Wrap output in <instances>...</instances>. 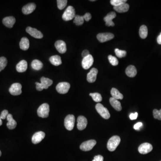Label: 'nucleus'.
<instances>
[{
  "instance_id": "nucleus-23",
  "label": "nucleus",
  "mask_w": 161,
  "mask_h": 161,
  "mask_svg": "<svg viewBox=\"0 0 161 161\" xmlns=\"http://www.w3.org/2000/svg\"><path fill=\"white\" fill-rule=\"evenodd\" d=\"M125 73L126 75L129 77H135L137 74V70L134 66L131 65L129 66L126 68Z\"/></svg>"
},
{
  "instance_id": "nucleus-32",
  "label": "nucleus",
  "mask_w": 161,
  "mask_h": 161,
  "mask_svg": "<svg viewBox=\"0 0 161 161\" xmlns=\"http://www.w3.org/2000/svg\"><path fill=\"white\" fill-rule=\"evenodd\" d=\"M84 19L83 16L78 15L75 16L74 20V23L77 26L82 25L84 23Z\"/></svg>"
},
{
  "instance_id": "nucleus-1",
  "label": "nucleus",
  "mask_w": 161,
  "mask_h": 161,
  "mask_svg": "<svg viewBox=\"0 0 161 161\" xmlns=\"http://www.w3.org/2000/svg\"><path fill=\"white\" fill-rule=\"evenodd\" d=\"M41 83L36 82V90L38 91H42L43 89H47L53 84V81L49 78L45 77H41Z\"/></svg>"
},
{
  "instance_id": "nucleus-44",
  "label": "nucleus",
  "mask_w": 161,
  "mask_h": 161,
  "mask_svg": "<svg viewBox=\"0 0 161 161\" xmlns=\"http://www.w3.org/2000/svg\"><path fill=\"white\" fill-rule=\"evenodd\" d=\"M90 53L89 51L87 50H85L82 52V57L84 58V57H87L89 55Z\"/></svg>"
},
{
  "instance_id": "nucleus-46",
  "label": "nucleus",
  "mask_w": 161,
  "mask_h": 161,
  "mask_svg": "<svg viewBox=\"0 0 161 161\" xmlns=\"http://www.w3.org/2000/svg\"><path fill=\"white\" fill-rule=\"evenodd\" d=\"M2 124V120L0 118V126H1Z\"/></svg>"
},
{
  "instance_id": "nucleus-12",
  "label": "nucleus",
  "mask_w": 161,
  "mask_h": 161,
  "mask_svg": "<svg viewBox=\"0 0 161 161\" xmlns=\"http://www.w3.org/2000/svg\"><path fill=\"white\" fill-rule=\"evenodd\" d=\"M114 35L110 33H100L97 36L98 40L101 43L106 42L113 39Z\"/></svg>"
},
{
  "instance_id": "nucleus-24",
  "label": "nucleus",
  "mask_w": 161,
  "mask_h": 161,
  "mask_svg": "<svg viewBox=\"0 0 161 161\" xmlns=\"http://www.w3.org/2000/svg\"><path fill=\"white\" fill-rule=\"evenodd\" d=\"M110 103L112 107L117 111H121V110L122 108L121 105L118 100L111 97L110 99Z\"/></svg>"
},
{
  "instance_id": "nucleus-14",
  "label": "nucleus",
  "mask_w": 161,
  "mask_h": 161,
  "mask_svg": "<svg viewBox=\"0 0 161 161\" xmlns=\"http://www.w3.org/2000/svg\"><path fill=\"white\" fill-rule=\"evenodd\" d=\"M116 14L114 12H110L104 18V21L106 22V26L108 27H114L115 23L112 20L116 17Z\"/></svg>"
},
{
  "instance_id": "nucleus-2",
  "label": "nucleus",
  "mask_w": 161,
  "mask_h": 161,
  "mask_svg": "<svg viewBox=\"0 0 161 161\" xmlns=\"http://www.w3.org/2000/svg\"><path fill=\"white\" fill-rule=\"evenodd\" d=\"M121 142V138L118 136H114L109 140L107 144V148L110 151L116 150Z\"/></svg>"
},
{
  "instance_id": "nucleus-39",
  "label": "nucleus",
  "mask_w": 161,
  "mask_h": 161,
  "mask_svg": "<svg viewBox=\"0 0 161 161\" xmlns=\"http://www.w3.org/2000/svg\"><path fill=\"white\" fill-rule=\"evenodd\" d=\"M9 112L8 111L6 110H3V111L1 112V114L0 116V118L1 119V120H4V119H6V118L7 116L8 115Z\"/></svg>"
},
{
  "instance_id": "nucleus-7",
  "label": "nucleus",
  "mask_w": 161,
  "mask_h": 161,
  "mask_svg": "<svg viewBox=\"0 0 161 161\" xmlns=\"http://www.w3.org/2000/svg\"><path fill=\"white\" fill-rule=\"evenodd\" d=\"M96 141L95 140H90L82 143L80 147V149L82 151H88L91 150L96 144Z\"/></svg>"
},
{
  "instance_id": "nucleus-30",
  "label": "nucleus",
  "mask_w": 161,
  "mask_h": 161,
  "mask_svg": "<svg viewBox=\"0 0 161 161\" xmlns=\"http://www.w3.org/2000/svg\"><path fill=\"white\" fill-rule=\"evenodd\" d=\"M139 35L142 39H146L148 35V28L147 26L142 25L139 29Z\"/></svg>"
},
{
  "instance_id": "nucleus-21",
  "label": "nucleus",
  "mask_w": 161,
  "mask_h": 161,
  "mask_svg": "<svg viewBox=\"0 0 161 161\" xmlns=\"http://www.w3.org/2000/svg\"><path fill=\"white\" fill-rule=\"evenodd\" d=\"M16 70L19 73L25 72L27 69V63L25 60L20 61L16 66Z\"/></svg>"
},
{
  "instance_id": "nucleus-38",
  "label": "nucleus",
  "mask_w": 161,
  "mask_h": 161,
  "mask_svg": "<svg viewBox=\"0 0 161 161\" xmlns=\"http://www.w3.org/2000/svg\"><path fill=\"white\" fill-rule=\"evenodd\" d=\"M153 115L155 119L161 121V109L160 110L154 109L153 110Z\"/></svg>"
},
{
  "instance_id": "nucleus-33",
  "label": "nucleus",
  "mask_w": 161,
  "mask_h": 161,
  "mask_svg": "<svg viewBox=\"0 0 161 161\" xmlns=\"http://www.w3.org/2000/svg\"><path fill=\"white\" fill-rule=\"evenodd\" d=\"M7 60L5 57H0V72L2 71L6 66Z\"/></svg>"
},
{
  "instance_id": "nucleus-47",
  "label": "nucleus",
  "mask_w": 161,
  "mask_h": 161,
  "mask_svg": "<svg viewBox=\"0 0 161 161\" xmlns=\"http://www.w3.org/2000/svg\"><path fill=\"white\" fill-rule=\"evenodd\" d=\"M1 150H0V157L1 156Z\"/></svg>"
},
{
  "instance_id": "nucleus-18",
  "label": "nucleus",
  "mask_w": 161,
  "mask_h": 161,
  "mask_svg": "<svg viewBox=\"0 0 161 161\" xmlns=\"http://www.w3.org/2000/svg\"><path fill=\"white\" fill-rule=\"evenodd\" d=\"M98 73V69H97L92 68L87 75V80L90 83H93L95 81L97 75Z\"/></svg>"
},
{
  "instance_id": "nucleus-26",
  "label": "nucleus",
  "mask_w": 161,
  "mask_h": 161,
  "mask_svg": "<svg viewBox=\"0 0 161 161\" xmlns=\"http://www.w3.org/2000/svg\"><path fill=\"white\" fill-rule=\"evenodd\" d=\"M129 9V4L125 3L118 6L114 7V9L119 13H124L127 12Z\"/></svg>"
},
{
  "instance_id": "nucleus-9",
  "label": "nucleus",
  "mask_w": 161,
  "mask_h": 161,
  "mask_svg": "<svg viewBox=\"0 0 161 161\" xmlns=\"http://www.w3.org/2000/svg\"><path fill=\"white\" fill-rule=\"evenodd\" d=\"M22 86L20 83H14L9 88V93L13 95H19L22 93Z\"/></svg>"
},
{
  "instance_id": "nucleus-8",
  "label": "nucleus",
  "mask_w": 161,
  "mask_h": 161,
  "mask_svg": "<svg viewBox=\"0 0 161 161\" xmlns=\"http://www.w3.org/2000/svg\"><path fill=\"white\" fill-rule=\"evenodd\" d=\"M70 87L69 83L61 82L58 83L56 87V90L58 93L61 94H65L68 93Z\"/></svg>"
},
{
  "instance_id": "nucleus-16",
  "label": "nucleus",
  "mask_w": 161,
  "mask_h": 161,
  "mask_svg": "<svg viewBox=\"0 0 161 161\" xmlns=\"http://www.w3.org/2000/svg\"><path fill=\"white\" fill-rule=\"evenodd\" d=\"M55 46L56 50L60 53L64 54L67 51L66 45V43L62 40H58L55 43Z\"/></svg>"
},
{
  "instance_id": "nucleus-22",
  "label": "nucleus",
  "mask_w": 161,
  "mask_h": 161,
  "mask_svg": "<svg viewBox=\"0 0 161 161\" xmlns=\"http://www.w3.org/2000/svg\"><path fill=\"white\" fill-rule=\"evenodd\" d=\"M7 120L8 121L7 126L9 129H14L17 126V122L13 119V116L10 114H9L7 116Z\"/></svg>"
},
{
  "instance_id": "nucleus-27",
  "label": "nucleus",
  "mask_w": 161,
  "mask_h": 161,
  "mask_svg": "<svg viewBox=\"0 0 161 161\" xmlns=\"http://www.w3.org/2000/svg\"><path fill=\"white\" fill-rule=\"evenodd\" d=\"M50 62L55 66H59L62 64L61 57L58 55L53 56L49 59Z\"/></svg>"
},
{
  "instance_id": "nucleus-31",
  "label": "nucleus",
  "mask_w": 161,
  "mask_h": 161,
  "mask_svg": "<svg viewBox=\"0 0 161 161\" xmlns=\"http://www.w3.org/2000/svg\"><path fill=\"white\" fill-rule=\"evenodd\" d=\"M90 95L92 97L93 100L96 102H100L102 100V97L101 95L99 93H90Z\"/></svg>"
},
{
  "instance_id": "nucleus-35",
  "label": "nucleus",
  "mask_w": 161,
  "mask_h": 161,
  "mask_svg": "<svg viewBox=\"0 0 161 161\" xmlns=\"http://www.w3.org/2000/svg\"><path fill=\"white\" fill-rule=\"evenodd\" d=\"M126 2H127L126 0H111L110 1V4L114 7L118 6Z\"/></svg>"
},
{
  "instance_id": "nucleus-19",
  "label": "nucleus",
  "mask_w": 161,
  "mask_h": 161,
  "mask_svg": "<svg viewBox=\"0 0 161 161\" xmlns=\"http://www.w3.org/2000/svg\"><path fill=\"white\" fill-rule=\"evenodd\" d=\"M36 5L35 3H31L27 4L22 8V12L25 14H29L33 12L36 9Z\"/></svg>"
},
{
  "instance_id": "nucleus-36",
  "label": "nucleus",
  "mask_w": 161,
  "mask_h": 161,
  "mask_svg": "<svg viewBox=\"0 0 161 161\" xmlns=\"http://www.w3.org/2000/svg\"><path fill=\"white\" fill-rule=\"evenodd\" d=\"M109 61L110 64L113 66H116L119 64V61L116 57L112 56V55H109L108 57Z\"/></svg>"
},
{
  "instance_id": "nucleus-28",
  "label": "nucleus",
  "mask_w": 161,
  "mask_h": 161,
  "mask_svg": "<svg viewBox=\"0 0 161 161\" xmlns=\"http://www.w3.org/2000/svg\"><path fill=\"white\" fill-rule=\"evenodd\" d=\"M110 94L112 95V98H114L116 100H122L123 97L122 94H121L118 90L116 88H113L110 91Z\"/></svg>"
},
{
  "instance_id": "nucleus-10",
  "label": "nucleus",
  "mask_w": 161,
  "mask_h": 161,
  "mask_svg": "<svg viewBox=\"0 0 161 161\" xmlns=\"http://www.w3.org/2000/svg\"><path fill=\"white\" fill-rule=\"evenodd\" d=\"M27 33L30 35L31 36L36 39H41L43 37V35L41 31L38 30L31 27H28L26 28Z\"/></svg>"
},
{
  "instance_id": "nucleus-25",
  "label": "nucleus",
  "mask_w": 161,
  "mask_h": 161,
  "mask_svg": "<svg viewBox=\"0 0 161 161\" xmlns=\"http://www.w3.org/2000/svg\"><path fill=\"white\" fill-rule=\"evenodd\" d=\"M20 48L22 50H26L28 49L29 48V40L26 37H23L19 43Z\"/></svg>"
},
{
  "instance_id": "nucleus-17",
  "label": "nucleus",
  "mask_w": 161,
  "mask_h": 161,
  "mask_svg": "<svg viewBox=\"0 0 161 161\" xmlns=\"http://www.w3.org/2000/svg\"><path fill=\"white\" fill-rule=\"evenodd\" d=\"M77 128L79 130H82L86 129L87 125V120L83 116H79L77 119Z\"/></svg>"
},
{
  "instance_id": "nucleus-45",
  "label": "nucleus",
  "mask_w": 161,
  "mask_h": 161,
  "mask_svg": "<svg viewBox=\"0 0 161 161\" xmlns=\"http://www.w3.org/2000/svg\"><path fill=\"white\" fill-rule=\"evenodd\" d=\"M157 42L158 44H161V33L157 38Z\"/></svg>"
},
{
  "instance_id": "nucleus-6",
  "label": "nucleus",
  "mask_w": 161,
  "mask_h": 161,
  "mask_svg": "<svg viewBox=\"0 0 161 161\" xmlns=\"http://www.w3.org/2000/svg\"><path fill=\"white\" fill-rule=\"evenodd\" d=\"M75 121V119L74 115H68L64 119V126L66 129L69 131L73 130L74 126Z\"/></svg>"
},
{
  "instance_id": "nucleus-20",
  "label": "nucleus",
  "mask_w": 161,
  "mask_h": 161,
  "mask_svg": "<svg viewBox=\"0 0 161 161\" xmlns=\"http://www.w3.org/2000/svg\"><path fill=\"white\" fill-rule=\"evenodd\" d=\"M15 19L12 16L6 17L4 18L2 20L3 24L8 28L13 27L14 24L15 23Z\"/></svg>"
},
{
  "instance_id": "nucleus-34",
  "label": "nucleus",
  "mask_w": 161,
  "mask_h": 161,
  "mask_svg": "<svg viewBox=\"0 0 161 161\" xmlns=\"http://www.w3.org/2000/svg\"><path fill=\"white\" fill-rule=\"evenodd\" d=\"M68 1L67 0H57V7L60 10L64 9L66 7Z\"/></svg>"
},
{
  "instance_id": "nucleus-15",
  "label": "nucleus",
  "mask_w": 161,
  "mask_h": 161,
  "mask_svg": "<svg viewBox=\"0 0 161 161\" xmlns=\"http://www.w3.org/2000/svg\"><path fill=\"white\" fill-rule=\"evenodd\" d=\"M45 136V133L42 131H39L35 133L32 136V139H31L32 143L34 144L39 143L44 139Z\"/></svg>"
},
{
  "instance_id": "nucleus-43",
  "label": "nucleus",
  "mask_w": 161,
  "mask_h": 161,
  "mask_svg": "<svg viewBox=\"0 0 161 161\" xmlns=\"http://www.w3.org/2000/svg\"><path fill=\"white\" fill-rule=\"evenodd\" d=\"M137 116H138V113L137 112H135L134 113L130 114L129 115V118H130V120H134L137 119Z\"/></svg>"
},
{
  "instance_id": "nucleus-42",
  "label": "nucleus",
  "mask_w": 161,
  "mask_h": 161,
  "mask_svg": "<svg viewBox=\"0 0 161 161\" xmlns=\"http://www.w3.org/2000/svg\"><path fill=\"white\" fill-rule=\"evenodd\" d=\"M142 123L141 122H138L137 123H136L134 125V128L135 130H139L140 128L142 126Z\"/></svg>"
},
{
  "instance_id": "nucleus-3",
  "label": "nucleus",
  "mask_w": 161,
  "mask_h": 161,
  "mask_svg": "<svg viewBox=\"0 0 161 161\" xmlns=\"http://www.w3.org/2000/svg\"><path fill=\"white\" fill-rule=\"evenodd\" d=\"M49 106L48 103H44L40 106L37 110V114L39 117L45 118L49 116Z\"/></svg>"
},
{
  "instance_id": "nucleus-11",
  "label": "nucleus",
  "mask_w": 161,
  "mask_h": 161,
  "mask_svg": "<svg viewBox=\"0 0 161 161\" xmlns=\"http://www.w3.org/2000/svg\"><path fill=\"white\" fill-rule=\"evenodd\" d=\"M153 149V147L149 143H144L139 146L138 151L139 153L143 155L148 154L151 152Z\"/></svg>"
},
{
  "instance_id": "nucleus-5",
  "label": "nucleus",
  "mask_w": 161,
  "mask_h": 161,
  "mask_svg": "<svg viewBox=\"0 0 161 161\" xmlns=\"http://www.w3.org/2000/svg\"><path fill=\"white\" fill-rule=\"evenodd\" d=\"M95 108L99 114L105 119H108L110 117V114L108 109L100 103L96 105Z\"/></svg>"
},
{
  "instance_id": "nucleus-13",
  "label": "nucleus",
  "mask_w": 161,
  "mask_h": 161,
  "mask_svg": "<svg viewBox=\"0 0 161 161\" xmlns=\"http://www.w3.org/2000/svg\"><path fill=\"white\" fill-rule=\"evenodd\" d=\"M94 63V58L92 55L90 54L87 57L83 58L82 61V66L85 69H88L93 65Z\"/></svg>"
},
{
  "instance_id": "nucleus-37",
  "label": "nucleus",
  "mask_w": 161,
  "mask_h": 161,
  "mask_svg": "<svg viewBox=\"0 0 161 161\" xmlns=\"http://www.w3.org/2000/svg\"><path fill=\"white\" fill-rule=\"evenodd\" d=\"M115 52L117 56V57H119V58L125 57L126 56V54H127L126 51L120 50L118 48H116L115 50Z\"/></svg>"
},
{
  "instance_id": "nucleus-40",
  "label": "nucleus",
  "mask_w": 161,
  "mask_h": 161,
  "mask_svg": "<svg viewBox=\"0 0 161 161\" xmlns=\"http://www.w3.org/2000/svg\"><path fill=\"white\" fill-rule=\"evenodd\" d=\"M83 17L84 19L86 20V21L88 22L90 20L92 16H91V14L90 13H87L84 16H83Z\"/></svg>"
},
{
  "instance_id": "nucleus-41",
  "label": "nucleus",
  "mask_w": 161,
  "mask_h": 161,
  "mask_svg": "<svg viewBox=\"0 0 161 161\" xmlns=\"http://www.w3.org/2000/svg\"><path fill=\"white\" fill-rule=\"evenodd\" d=\"M103 157L100 155L95 156L92 161H103Z\"/></svg>"
},
{
  "instance_id": "nucleus-29",
  "label": "nucleus",
  "mask_w": 161,
  "mask_h": 161,
  "mask_svg": "<svg viewBox=\"0 0 161 161\" xmlns=\"http://www.w3.org/2000/svg\"><path fill=\"white\" fill-rule=\"evenodd\" d=\"M43 66V64L42 62L39 60H33L31 63V67L34 70H40L42 69Z\"/></svg>"
},
{
  "instance_id": "nucleus-4",
  "label": "nucleus",
  "mask_w": 161,
  "mask_h": 161,
  "mask_svg": "<svg viewBox=\"0 0 161 161\" xmlns=\"http://www.w3.org/2000/svg\"><path fill=\"white\" fill-rule=\"evenodd\" d=\"M75 10L72 6H69L64 11L62 15V19L66 21L71 20L75 17Z\"/></svg>"
}]
</instances>
